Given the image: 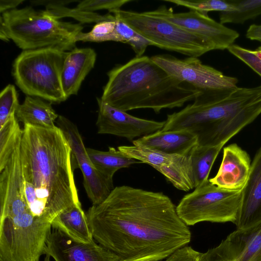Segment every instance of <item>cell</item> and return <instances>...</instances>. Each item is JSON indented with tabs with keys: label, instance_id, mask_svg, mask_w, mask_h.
Returning a JSON list of instances; mask_svg holds the SVG:
<instances>
[{
	"label": "cell",
	"instance_id": "6da1fadb",
	"mask_svg": "<svg viewBox=\"0 0 261 261\" xmlns=\"http://www.w3.org/2000/svg\"><path fill=\"white\" fill-rule=\"evenodd\" d=\"M87 216L94 240L121 261H160L190 242L191 232L162 192L118 186Z\"/></svg>",
	"mask_w": 261,
	"mask_h": 261
},
{
	"label": "cell",
	"instance_id": "7a4b0ae2",
	"mask_svg": "<svg viewBox=\"0 0 261 261\" xmlns=\"http://www.w3.org/2000/svg\"><path fill=\"white\" fill-rule=\"evenodd\" d=\"M20 155L24 182L34 188L36 200L29 210L35 218L51 224L62 211L81 204L71 148L59 127L24 125Z\"/></svg>",
	"mask_w": 261,
	"mask_h": 261
},
{
	"label": "cell",
	"instance_id": "3957f363",
	"mask_svg": "<svg viewBox=\"0 0 261 261\" xmlns=\"http://www.w3.org/2000/svg\"><path fill=\"white\" fill-rule=\"evenodd\" d=\"M261 114V85L200 90L193 103L167 115L162 131L190 130L202 146L224 145Z\"/></svg>",
	"mask_w": 261,
	"mask_h": 261
},
{
	"label": "cell",
	"instance_id": "277c9868",
	"mask_svg": "<svg viewBox=\"0 0 261 261\" xmlns=\"http://www.w3.org/2000/svg\"><path fill=\"white\" fill-rule=\"evenodd\" d=\"M107 75L100 98L125 112L151 109L159 113L164 109L181 107L200 92L187 87L146 56L117 65Z\"/></svg>",
	"mask_w": 261,
	"mask_h": 261
},
{
	"label": "cell",
	"instance_id": "5b68a950",
	"mask_svg": "<svg viewBox=\"0 0 261 261\" xmlns=\"http://www.w3.org/2000/svg\"><path fill=\"white\" fill-rule=\"evenodd\" d=\"M0 25L8 38L23 50L55 47L66 51L75 48V37L83 27L60 20L45 10L31 7L2 14Z\"/></svg>",
	"mask_w": 261,
	"mask_h": 261
},
{
	"label": "cell",
	"instance_id": "8992f818",
	"mask_svg": "<svg viewBox=\"0 0 261 261\" xmlns=\"http://www.w3.org/2000/svg\"><path fill=\"white\" fill-rule=\"evenodd\" d=\"M67 53L55 47L23 50L13 65L16 84L28 96L50 102L65 101L61 73Z\"/></svg>",
	"mask_w": 261,
	"mask_h": 261
},
{
	"label": "cell",
	"instance_id": "52a82bcc",
	"mask_svg": "<svg viewBox=\"0 0 261 261\" xmlns=\"http://www.w3.org/2000/svg\"><path fill=\"white\" fill-rule=\"evenodd\" d=\"M112 13L135 31L151 42L153 46L186 55L198 57L212 50L208 40L161 18L120 9Z\"/></svg>",
	"mask_w": 261,
	"mask_h": 261
},
{
	"label": "cell",
	"instance_id": "ba28073f",
	"mask_svg": "<svg viewBox=\"0 0 261 261\" xmlns=\"http://www.w3.org/2000/svg\"><path fill=\"white\" fill-rule=\"evenodd\" d=\"M241 198V190L219 188L209 180L185 195L176 206L179 218L188 226L201 222H235Z\"/></svg>",
	"mask_w": 261,
	"mask_h": 261
},
{
	"label": "cell",
	"instance_id": "9c48e42d",
	"mask_svg": "<svg viewBox=\"0 0 261 261\" xmlns=\"http://www.w3.org/2000/svg\"><path fill=\"white\" fill-rule=\"evenodd\" d=\"M151 60L177 80L200 90H226L237 87L238 80L203 64L196 57L179 59L170 55H158Z\"/></svg>",
	"mask_w": 261,
	"mask_h": 261
},
{
	"label": "cell",
	"instance_id": "30bf717a",
	"mask_svg": "<svg viewBox=\"0 0 261 261\" xmlns=\"http://www.w3.org/2000/svg\"><path fill=\"white\" fill-rule=\"evenodd\" d=\"M56 122L69 144L72 157L82 171L84 186L88 197L93 205L101 203L114 189L113 178L103 175L94 167L75 125L63 116H59Z\"/></svg>",
	"mask_w": 261,
	"mask_h": 261
},
{
	"label": "cell",
	"instance_id": "8fae6325",
	"mask_svg": "<svg viewBox=\"0 0 261 261\" xmlns=\"http://www.w3.org/2000/svg\"><path fill=\"white\" fill-rule=\"evenodd\" d=\"M144 13L165 19L204 38L212 43L214 50L227 49L239 37L236 31L195 10L174 13L171 8L161 6L154 10Z\"/></svg>",
	"mask_w": 261,
	"mask_h": 261
},
{
	"label": "cell",
	"instance_id": "7c38bea8",
	"mask_svg": "<svg viewBox=\"0 0 261 261\" xmlns=\"http://www.w3.org/2000/svg\"><path fill=\"white\" fill-rule=\"evenodd\" d=\"M118 149L130 158L150 165L178 190L189 191L194 188L189 153L168 154L134 145L120 146Z\"/></svg>",
	"mask_w": 261,
	"mask_h": 261
},
{
	"label": "cell",
	"instance_id": "4fadbf2b",
	"mask_svg": "<svg viewBox=\"0 0 261 261\" xmlns=\"http://www.w3.org/2000/svg\"><path fill=\"white\" fill-rule=\"evenodd\" d=\"M98 106L96 126L98 133L126 138L132 142L161 130L165 121H156L132 116L97 98Z\"/></svg>",
	"mask_w": 261,
	"mask_h": 261
},
{
	"label": "cell",
	"instance_id": "5bb4252c",
	"mask_svg": "<svg viewBox=\"0 0 261 261\" xmlns=\"http://www.w3.org/2000/svg\"><path fill=\"white\" fill-rule=\"evenodd\" d=\"M203 261H261V223L237 229L202 254Z\"/></svg>",
	"mask_w": 261,
	"mask_h": 261
},
{
	"label": "cell",
	"instance_id": "9a60e30c",
	"mask_svg": "<svg viewBox=\"0 0 261 261\" xmlns=\"http://www.w3.org/2000/svg\"><path fill=\"white\" fill-rule=\"evenodd\" d=\"M44 254L55 261H121L117 255L94 240L89 243H80L55 229L48 237Z\"/></svg>",
	"mask_w": 261,
	"mask_h": 261
},
{
	"label": "cell",
	"instance_id": "2e32d148",
	"mask_svg": "<svg viewBox=\"0 0 261 261\" xmlns=\"http://www.w3.org/2000/svg\"><path fill=\"white\" fill-rule=\"evenodd\" d=\"M20 143L0 170V213L29 210L25 198Z\"/></svg>",
	"mask_w": 261,
	"mask_h": 261
},
{
	"label": "cell",
	"instance_id": "e0dca14e",
	"mask_svg": "<svg viewBox=\"0 0 261 261\" xmlns=\"http://www.w3.org/2000/svg\"><path fill=\"white\" fill-rule=\"evenodd\" d=\"M234 223L237 229H249L261 223V147L254 156L241 190L240 205Z\"/></svg>",
	"mask_w": 261,
	"mask_h": 261
},
{
	"label": "cell",
	"instance_id": "ac0fdd59",
	"mask_svg": "<svg viewBox=\"0 0 261 261\" xmlns=\"http://www.w3.org/2000/svg\"><path fill=\"white\" fill-rule=\"evenodd\" d=\"M251 165L248 153L237 144H231L224 148L222 162L217 173L209 181L224 189L242 190L249 176Z\"/></svg>",
	"mask_w": 261,
	"mask_h": 261
},
{
	"label": "cell",
	"instance_id": "d6986e66",
	"mask_svg": "<svg viewBox=\"0 0 261 261\" xmlns=\"http://www.w3.org/2000/svg\"><path fill=\"white\" fill-rule=\"evenodd\" d=\"M133 143L135 146L166 154L186 155L198 144V138L190 130H160L135 139Z\"/></svg>",
	"mask_w": 261,
	"mask_h": 261
},
{
	"label": "cell",
	"instance_id": "ffe728a7",
	"mask_svg": "<svg viewBox=\"0 0 261 261\" xmlns=\"http://www.w3.org/2000/svg\"><path fill=\"white\" fill-rule=\"evenodd\" d=\"M96 59V54L91 48H75L67 51L61 73L62 86L67 98L77 94L83 81L94 67Z\"/></svg>",
	"mask_w": 261,
	"mask_h": 261
},
{
	"label": "cell",
	"instance_id": "44dd1931",
	"mask_svg": "<svg viewBox=\"0 0 261 261\" xmlns=\"http://www.w3.org/2000/svg\"><path fill=\"white\" fill-rule=\"evenodd\" d=\"M51 224L53 229L76 242L87 244L94 240L87 214L81 204H74L62 211Z\"/></svg>",
	"mask_w": 261,
	"mask_h": 261
},
{
	"label": "cell",
	"instance_id": "7402d4cb",
	"mask_svg": "<svg viewBox=\"0 0 261 261\" xmlns=\"http://www.w3.org/2000/svg\"><path fill=\"white\" fill-rule=\"evenodd\" d=\"M18 120L24 125L29 124L44 127L56 126L59 117L51 106V102L41 98L27 95L19 105L15 113Z\"/></svg>",
	"mask_w": 261,
	"mask_h": 261
},
{
	"label": "cell",
	"instance_id": "603a6c76",
	"mask_svg": "<svg viewBox=\"0 0 261 261\" xmlns=\"http://www.w3.org/2000/svg\"><path fill=\"white\" fill-rule=\"evenodd\" d=\"M86 150L94 167L103 175L111 178H113L118 170L141 163L112 147H109L107 151L90 148H86Z\"/></svg>",
	"mask_w": 261,
	"mask_h": 261
},
{
	"label": "cell",
	"instance_id": "cb8c5ba5",
	"mask_svg": "<svg viewBox=\"0 0 261 261\" xmlns=\"http://www.w3.org/2000/svg\"><path fill=\"white\" fill-rule=\"evenodd\" d=\"M223 146L197 144L191 150L189 154L195 188L208 181L212 167Z\"/></svg>",
	"mask_w": 261,
	"mask_h": 261
},
{
	"label": "cell",
	"instance_id": "d4e9b609",
	"mask_svg": "<svg viewBox=\"0 0 261 261\" xmlns=\"http://www.w3.org/2000/svg\"><path fill=\"white\" fill-rule=\"evenodd\" d=\"M22 130L15 116L0 127V170L3 169L16 146L21 142Z\"/></svg>",
	"mask_w": 261,
	"mask_h": 261
},
{
	"label": "cell",
	"instance_id": "484cf974",
	"mask_svg": "<svg viewBox=\"0 0 261 261\" xmlns=\"http://www.w3.org/2000/svg\"><path fill=\"white\" fill-rule=\"evenodd\" d=\"M235 10L221 12L220 22L243 23L261 15V0H231Z\"/></svg>",
	"mask_w": 261,
	"mask_h": 261
},
{
	"label": "cell",
	"instance_id": "4316f807",
	"mask_svg": "<svg viewBox=\"0 0 261 261\" xmlns=\"http://www.w3.org/2000/svg\"><path fill=\"white\" fill-rule=\"evenodd\" d=\"M114 16L116 24L113 32V41L129 44L134 51L136 57L142 56L148 46H153L151 42L135 31L121 19Z\"/></svg>",
	"mask_w": 261,
	"mask_h": 261
},
{
	"label": "cell",
	"instance_id": "83f0119b",
	"mask_svg": "<svg viewBox=\"0 0 261 261\" xmlns=\"http://www.w3.org/2000/svg\"><path fill=\"white\" fill-rule=\"evenodd\" d=\"M46 10L58 19L64 17H70L81 23H98L103 21L114 20V16L110 13L101 15L95 12L83 11L75 8L70 9L60 5L47 6Z\"/></svg>",
	"mask_w": 261,
	"mask_h": 261
},
{
	"label": "cell",
	"instance_id": "f1b7e54d",
	"mask_svg": "<svg viewBox=\"0 0 261 261\" xmlns=\"http://www.w3.org/2000/svg\"><path fill=\"white\" fill-rule=\"evenodd\" d=\"M166 2L184 6L207 15L210 11L230 12L235 10L231 0H165Z\"/></svg>",
	"mask_w": 261,
	"mask_h": 261
},
{
	"label": "cell",
	"instance_id": "f546056e",
	"mask_svg": "<svg viewBox=\"0 0 261 261\" xmlns=\"http://www.w3.org/2000/svg\"><path fill=\"white\" fill-rule=\"evenodd\" d=\"M115 24V18L114 20L103 21L96 23L91 31L87 33L80 32L76 36L75 41H113V34Z\"/></svg>",
	"mask_w": 261,
	"mask_h": 261
},
{
	"label": "cell",
	"instance_id": "4dcf8cb0",
	"mask_svg": "<svg viewBox=\"0 0 261 261\" xmlns=\"http://www.w3.org/2000/svg\"><path fill=\"white\" fill-rule=\"evenodd\" d=\"M19 105L14 86L8 85L0 94V127L15 115Z\"/></svg>",
	"mask_w": 261,
	"mask_h": 261
},
{
	"label": "cell",
	"instance_id": "1f68e13d",
	"mask_svg": "<svg viewBox=\"0 0 261 261\" xmlns=\"http://www.w3.org/2000/svg\"><path fill=\"white\" fill-rule=\"evenodd\" d=\"M227 49L261 76V57L255 50L245 48L233 44Z\"/></svg>",
	"mask_w": 261,
	"mask_h": 261
},
{
	"label": "cell",
	"instance_id": "d6a6232c",
	"mask_svg": "<svg viewBox=\"0 0 261 261\" xmlns=\"http://www.w3.org/2000/svg\"><path fill=\"white\" fill-rule=\"evenodd\" d=\"M130 2V0H85L80 2L75 8L90 12L104 9L110 12L120 9L122 6Z\"/></svg>",
	"mask_w": 261,
	"mask_h": 261
},
{
	"label": "cell",
	"instance_id": "836d02e7",
	"mask_svg": "<svg viewBox=\"0 0 261 261\" xmlns=\"http://www.w3.org/2000/svg\"><path fill=\"white\" fill-rule=\"evenodd\" d=\"M203 253L199 252L192 247L186 246L172 253L165 261H203Z\"/></svg>",
	"mask_w": 261,
	"mask_h": 261
},
{
	"label": "cell",
	"instance_id": "e575fe53",
	"mask_svg": "<svg viewBox=\"0 0 261 261\" xmlns=\"http://www.w3.org/2000/svg\"><path fill=\"white\" fill-rule=\"evenodd\" d=\"M246 36L252 40H256L261 43V24H253L248 29Z\"/></svg>",
	"mask_w": 261,
	"mask_h": 261
},
{
	"label": "cell",
	"instance_id": "d590c367",
	"mask_svg": "<svg viewBox=\"0 0 261 261\" xmlns=\"http://www.w3.org/2000/svg\"><path fill=\"white\" fill-rule=\"evenodd\" d=\"M23 0H1L0 12L3 13L16 9V8L23 2Z\"/></svg>",
	"mask_w": 261,
	"mask_h": 261
},
{
	"label": "cell",
	"instance_id": "8d00e7d4",
	"mask_svg": "<svg viewBox=\"0 0 261 261\" xmlns=\"http://www.w3.org/2000/svg\"><path fill=\"white\" fill-rule=\"evenodd\" d=\"M73 1H34L31 3L35 5H60L64 6L70 3L74 2Z\"/></svg>",
	"mask_w": 261,
	"mask_h": 261
},
{
	"label": "cell",
	"instance_id": "74e56055",
	"mask_svg": "<svg viewBox=\"0 0 261 261\" xmlns=\"http://www.w3.org/2000/svg\"><path fill=\"white\" fill-rule=\"evenodd\" d=\"M0 38L4 41H9L10 39L8 38L6 32L3 28L0 25Z\"/></svg>",
	"mask_w": 261,
	"mask_h": 261
},
{
	"label": "cell",
	"instance_id": "f35d334b",
	"mask_svg": "<svg viewBox=\"0 0 261 261\" xmlns=\"http://www.w3.org/2000/svg\"><path fill=\"white\" fill-rule=\"evenodd\" d=\"M259 56L261 57V46L255 50Z\"/></svg>",
	"mask_w": 261,
	"mask_h": 261
}]
</instances>
